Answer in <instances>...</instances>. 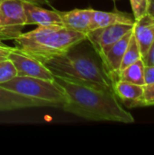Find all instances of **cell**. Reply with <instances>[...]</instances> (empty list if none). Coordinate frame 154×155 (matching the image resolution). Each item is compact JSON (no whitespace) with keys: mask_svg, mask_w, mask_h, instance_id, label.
Listing matches in <instances>:
<instances>
[{"mask_svg":"<svg viewBox=\"0 0 154 155\" xmlns=\"http://www.w3.org/2000/svg\"><path fill=\"white\" fill-rule=\"evenodd\" d=\"M55 82L64 90L67 101L62 108L89 121L133 124L134 117L127 112L113 91L84 85L58 75Z\"/></svg>","mask_w":154,"mask_h":155,"instance_id":"1","label":"cell"},{"mask_svg":"<svg viewBox=\"0 0 154 155\" xmlns=\"http://www.w3.org/2000/svg\"><path fill=\"white\" fill-rule=\"evenodd\" d=\"M13 40L16 48L44 64L54 57L68 54L74 46L86 40V35L60 25H38Z\"/></svg>","mask_w":154,"mask_h":155,"instance_id":"2","label":"cell"},{"mask_svg":"<svg viewBox=\"0 0 154 155\" xmlns=\"http://www.w3.org/2000/svg\"><path fill=\"white\" fill-rule=\"evenodd\" d=\"M44 64L54 75L84 85L113 91V83L103 64L86 55H71L68 53L54 57Z\"/></svg>","mask_w":154,"mask_h":155,"instance_id":"3","label":"cell"},{"mask_svg":"<svg viewBox=\"0 0 154 155\" xmlns=\"http://www.w3.org/2000/svg\"><path fill=\"white\" fill-rule=\"evenodd\" d=\"M0 86L26 97L50 102L55 107H62L67 101L64 90L55 80L16 75Z\"/></svg>","mask_w":154,"mask_h":155,"instance_id":"4","label":"cell"},{"mask_svg":"<svg viewBox=\"0 0 154 155\" xmlns=\"http://www.w3.org/2000/svg\"><path fill=\"white\" fill-rule=\"evenodd\" d=\"M7 58L15 64L18 76H30L45 80H54V74L44 63L16 47L13 48Z\"/></svg>","mask_w":154,"mask_h":155,"instance_id":"5","label":"cell"},{"mask_svg":"<svg viewBox=\"0 0 154 155\" xmlns=\"http://www.w3.org/2000/svg\"><path fill=\"white\" fill-rule=\"evenodd\" d=\"M133 29L131 32L127 33L117 42H115L113 45L106 47L105 49H103L102 52L98 54L99 57L101 58L103 67L104 68L105 72L112 79L113 84L116 81H118L121 64L125 50L130 42V39L133 35Z\"/></svg>","mask_w":154,"mask_h":155,"instance_id":"6","label":"cell"},{"mask_svg":"<svg viewBox=\"0 0 154 155\" xmlns=\"http://www.w3.org/2000/svg\"><path fill=\"white\" fill-rule=\"evenodd\" d=\"M133 29V25L116 24L108 25L94 30H91L86 35V40H88L97 54L106 47L113 45L127 33Z\"/></svg>","mask_w":154,"mask_h":155,"instance_id":"7","label":"cell"},{"mask_svg":"<svg viewBox=\"0 0 154 155\" xmlns=\"http://www.w3.org/2000/svg\"><path fill=\"white\" fill-rule=\"evenodd\" d=\"M46 106L55 107L54 104L50 102L26 97L0 86V112Z\"/></svg>","mask_w":154,"mask_h":155,"instance_id":"8","label":"cell"},{"mask_svg":"<svg viewBox=\"0 0 154 155\" xmlns=\"http://www.w3.org/2000/svg\"><path fill=\"white\" fill-rule=\"evenodd\" d=\"M24 8L26 15V25H63L62 16L59 11L47 10L35 4L24 2Z\"/></svg>","mask_w":154,"mask_h":155,"instance_id":"9","label":"cell"},{"mask_svg":"<svg viewBox=\"0 0 154 155\" xmlns=\"http://www.w3.org/2000/svg\"><path fill=\"white\" fill-rule=\"evenodd\" d=\"M0 14L5 25L23 28L26 25L24 2L21 0H3L0 3Z\"/></svg>","mask_w":154,"mask_h":155,"instance_id":"10","label":"cell"},{"mask_svg":"<svg viewBox=\"0 0 154 155\" xmlns=\"http://www.w3.org/2000/svg\"><path fill=\"white\" fill-rule=\"evenodd\" d=\"M133 35L138 43L142 59L145 56L154 41V19L148 14L133 25Z\"/></svg>","mask_w":154,"mask_h":155,"instance_id":"11","label":"cell"},{"mask_svg":"<svg viewBox=\"0 0 154 155\" xmlns=\"http://www.w3.org/2000/svg\"><path fill=\"white\" fill-rule=\"evenodd\" d=\"M134 17L133 15L113 11V12H104L93 9L90 30H94L97 28L113 25L116 24H125V25H134Z\"/></svg>","mask_w":154,"mask_h":155,"instance_id":"12","label":"cell"},{"mask_svg":"<svg viewBox=\"0 0 154 155\" xmlns=\"http://www.w3.org/2000/svg\"><path fill=\"white\" fill-rule=\"evenodd\" d=\"M92 8L74 9L67 12H60L63 25L69 29L87 35L90 30Z\"/></svg>","mask_w":154,"mask_h":155,"instance_id":"13","label":"cell"},{"mask_svg":"<svg viewBox=\"0 0 154 155\" xmlns=\"http://www.w3.org/2000/svg\"><path fill=\"white\" fill-rule=\"evenodd\" d=\"M113 92L123 104L132 109L142 96L143 85L118 80L113 84Z\"/></svg>","mask_w":154,"mask_h":155,"instance_id":"14","label":"cell"},{"mask_svg":"<svg viewBox=\"0 0 154 155\" xmlns=\"http://www.w3.org/2000/svg\"><path fill=\"white\" fill-rule=\"evenodd\" d=\"M144 64L142 59L123 69L118 76V80L144 85Z\"/></svg>","mask_w":154,"mask_h":155,"instance_id":"15","label":"cell"},{"mask_svg":"<svg viewBox=\"0 0 154 155\" xmlns=\"http://www.w3.org/2000/svg\"><path fill=\"white\" fill-rule=\"evenodd\" d=\"M142 59V54H141V51L138 45V43L134 37V35L133 33V35L130 39V42L128 44V46L125 50L122 64H121V68H120V72L126 68L127 66H129L130 64L137 62L138 60Z\"/></svg>","mask_w":154,"mask_h":155,"instance_id":"16","label":"cell"},{"mask_svg":"<svg viewBox=\"0 0 154 155\" xmlns=\"http://www.w3.org/2000/svg\"><path fill=\"white\" fill-rule=\"evenodd\" d=\"M17 75V71L11 60L7 57L0 60V84L5 83Z\"/></svg>","mask_w":154,"mask_h":155,"instance_id":"17","label":"cell"},{"mask_svg":"<svg viewBox=\"0 0 154 155\" xmlns=\"http://www.w3.org/2000/svg\"><path fill=\"white\" fill-rule=\"evenodd\" d=\"M150 106H154V83L143 85V93L140 99L135 103L133 108Z\"/></svg>","mask_w":154,"mask_h":155,"instance_id":"18","label":"cell"},{"mask_svg":"<svg viewBox=\"0 0 154 155\" xmlns=\"http://www.w3.org/2000/svg\"><path fill=\"white\" fill-rule=\"evenodd\" d=\"M133 15L135 21L140 20L145 15H147L148 9V0H130Z\"/></svg>","mask_w":154,"mask_h":155,"instance_id":"19","label":"cell"},{"mask_svg":"<svg viewBox=\"0 0 154 155\" xmlns=\"http://www.w3.org/2000/svg\"><path fill=\"white\" fill-rule=\"evenodd\" d=\"M21 33L22 28H14L5 25L0 14V40H13Z\"/></svg>","mask_w":154,"mask_h":155,"instance_id":"20","label":"cell"},{"mask_svg":"<svg viewBox=\"0 0 154 155\" xmlns=\"http://www.w3.org/2000/svg\"><path fill=\"white\" fill-rule=\"evenodd\" d=\"M144 83L145 84L154 83V66L145 65L144 67Z\"/></svg>","mask_w":154,"mask_h":155,"instance_id":"21","label":"cell"},{"mask_svg":"<svg viewBox=\"0 0 154 155\" xmlns=\"http://www.w3.org/2000/svg\"><path fill=\"white\" fill-rule=\"evenodd\" d=\"M142 60L143 61L144 65H152V66H154V41L152 46L148 50L147 54H145V56Z\"/></svg>","mask_w":154,"mask_h":155,"instance_id":"22","label":"cell"},{"mask_svg":"<svg viewBox=\"0 0 154 155\" xmlns=\"http://www.w3.org/2000/svg\"><path fill=\"white\" fill-rule=\"evenodd\" d=\"M14 47H10L5 44H3L0 40V57H7L10 52L13 50Z\"/></svg>","mask_w":154,"mask_h":155,"instance_id":"23","label":"cell"},{"mask_svg":"<svg viewBox=\"0 0 154 155\" xmlns=\"http://www.w3.org/2000/svg\"><path fill=\"white\" fill-rule=\"evenodd\" d=\"M147 14L154 19V0H148Z\"/></svg>","mask_w":154,"mask_h":155,"instance_id":"24","label":"cell"},{"mask_svg":"<svg viewBox=\"0 0 154 155\" xmlns=\"http://www.w3.org/2000/svg\"><path fill=\"white\" fill-rule=\"evenodd\" d=\"M21 1L25 2V3H31V4L37 5V3H41V2H44V1H48V0H21Z\"/></svg>","mask_w":154,"mask_h":155,"instance_id":"25","label":"cell"},{"mask_svg":"<svg viewBox=\"0 0 154 155\" xmlns=\"http://www.w3.org/2000/svg\"><path fill=\"white\" fill-rule=\"evenodd\" d=\"M5 58H6V57H0V60H3V59H5Z\"/></svg>","mask_w":154,"mask_h":155,"instance_id":"26","label":"cell"},{"mask_svg":"<svg viewBox=\"0 0 154 155\" xmlns=\"http://www.w3.org/2000/svg\"><path fill=\"white\" fill-rule=\"evenodd\" d=\"M2 1H3V0H0V3H1V2H2Z\"/></svg>","mask_w":154,"mask_h":155,"instance_id":"27","label":"cell"},{"mask_svg":"<svg viewBox=\"0 0 154 155\" xmlns=\"http://www.w3.org/2000/svg\"><path fill=\"white\" fill-rule=\"evenodd\" d=\"M113 1H116V0H113Z\"/></svg>","mask_w":154,"mask_h":155,"instance_id":"28","label":"cell"}]
</instances>
